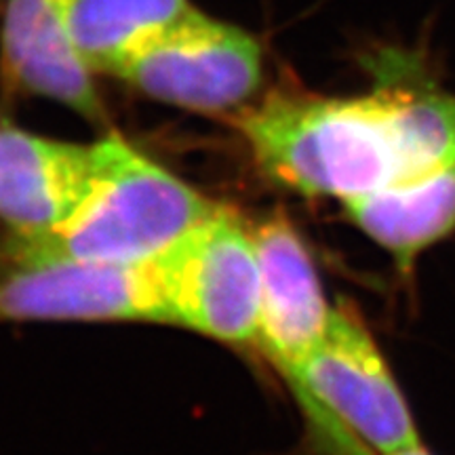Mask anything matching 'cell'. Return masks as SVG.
<instances>
[{
  "mask_svg": "<svg viewBox=\"0 0 455 455\" xmlns=\"http://www.w3.org/2000/svg\"><path fill=\"white\" fill-rule=\"evenodd\" d=\"M218 207L124 140L106 138L91 144L87 186L68 218L24 241L74 259L148 264Z\"/></svg>",
  "mask_w": 455,
  "mask_h": 455,
  "instance_id": "cell-2",
  "label": "cell"
},
{
  "mask_svg": "<svg viewBox=\"0 0 455 455\" xmlns=\"http://www.w3.org/2000/svg\"><path fill=\"white\" fill-rule=\"evenodd\" d=\"M146 98L201 114L249 104L264 83V49L251 32L195 11L114 74Z\"/></svg>",
  "mask_w": 455,
  "mask_h": 455,
  "instance_id": "cell-6",
  "label": "cell"
},
{
  "mask_svg": "<svg viewBox=\"0 0 455 455\" xmlns=\"http://www.w3.org/2000/svg\"><path fill=\"white\" fill-rule=\"evenodd\" d=\"M167 323L150 261L100 264L44 251L13 236L0 264V323Z\"/></svg>",
  "mask_w": 455,
  "mask_h": 455,
  "instance_id": "cell-5",
  "label": "cell"
},
{
  "mask_svg": "<svg viewBox=\"0 0 455 455\" xmlns=\"http://www.w3.org/2000/svg\"><path fill=\"white\" fill-rule=\"evenodd\" d=\"M344 207L352 224L409 272L419 253L455 230V167L369 192Z\"/></svg>",
  "mask_w": 455,
  "mask_h": 455,
  "instance_id": "cell-10",
  "label": "cell"
},
{
  "mask_svg": "<svg viewBox=\"0 0 455 455\" xmlns=\"http://www.w3.org/2000/svg\"><path fill=\"white\" fill-rule=\"evenodd\" d=\"M195 11L190 0H74V41L91 70L114 76Z\"/></svg>",
  "mask_w": 455,
  "mask_h": 455,
  "instance_id": "cell-11",
  "label": "cell"
},
{
  "mask_svg": "<svg viewBox=\"0 0 455 455\" xmlns=\"http://www.w3.org/2000/svg\"><path fill=\"white\" fill-rule=\"evenodd\" d=\"M91 144L51 140L0 121V220L15 236L49 235L87 186Z\"/></svg>",
  "mask_w": 455,
  "mask_h": 455,
  "instance_id": "cell-9",
  "label": "cell"
},
{
  "mask_svg": "<svg viewBox=\"0 0 455 455\" xmlns=\"http://www.w3.org/2000/svg\"><path fill=\"white\" fill-rule=\"evenodd\" d=\"M74 0H7L0 26V81L15 93L36 95L106 121V108L72 30Z\"/></svg>",
  "mask_w": 455,
  "mask_h": 455,
  "instance_id": "cell-8",
  "label": "cell"
},
{
  "mask_svg": "<svg viewBox=\"0 0 455 455\" xmlns=\"http://www.w3.org/2000/svg\"><path fill=\"white\" fill-rule=\"evenodd\" d=\"M259 261V316L253 344L289 375L325 335L333 308L312 255L289 218L249 224Z\"/></svg>",
  "mask_w": 455,
  "mask_h": 455,
  "instance_id": "cell-7",
  "label": "cell"
},
{
  "mask_svg": "<svg viewBox=\"0 0 455 455\" xmlns=\"http://www.w3.org/2000/svg\"><path fill=\"white\" fill-rule=\"evenodd\" d=\"M392 455H432V453L424 445H418V447L405 449V451H398V453H392Z\"/></svg>",
  "mask_w": 455,
  "mask_h": 455,
  "instance_id": "cell-12",
  "label": "cell"
},
{
  "mask_svg": "<svg viewBox=\"0 0 455 455\" xmlns=\"http://www.w3.org/2000/svg\"><path fill=\"white\" fill-rule=\"evenodd\" d=\"M284 379L327 455H392L422 445L382 350L350 306L333 308L323 339Z\"/></svg>",
  "mask_w": 455,
  "mask_h": 455,
  "instance_id": "cell-3",
  "label": "cell"
},
{
  "mask_svg": "<svg viewBox=\"0 0 455 455\" xmlns=\"http://www.w3.org/2000/svg\"><path fill=\"white\" fill-rule=\"evenodd\" d=\"M167 323L230 344H253L259 261L251 228L230 209L213 215L150 261Z\"/></svg>",
  "mask_w": 455,
  "mask_h": 455,
  "instance_id": "cell-4",
  "label": "cell"
},
{
  "mask_svg": "<svg viewBox=\"0 0 455 455\" xmlns=\"http://www.w3.org/2000/svg\"><path fill=\"white\" fill-rule=\"evenodd\" d=\"M373 74L361 95L281 84L244 106L236 127L255 164L301 196L341 203L455 167V93L411 76L395 53Z\"/></svg>",
  "mask_w": 455,
  "mask_h": 455,
  "instance_id": "cell-1",
  "label": "cell"
}]
</instances>
